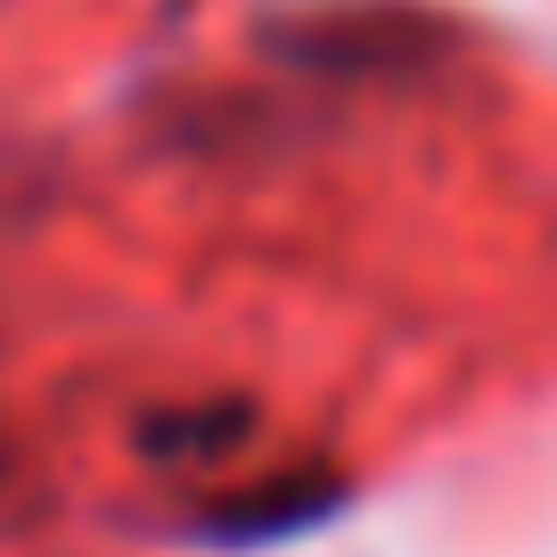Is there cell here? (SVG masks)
Masks as SVG:
<instances>
[{"label":"cell","mask_w":557,"mask_h":557,"mask_svg":"<svg viewBox=\"0 0 557 557\" xmlns=\"http://www.w3.org/2000/svg\"><path fill=\"white\" fill-rule=\"evenodd\" d=\"M262 50L304 74L369 83V74H418L451 58V25L418 0H312V9H287L262 25Z\"/></svg>","instance_id":"cell-1"},{"label":"cell","mask_w":557,"mask_h":557,"mask_svg":"<svg viewBox=\"0 0 557 557\" xmlns=\"http://www.w3.org/2000/svg\"><path fill=\"white\" fill-rule=\"evenodd\" d=\"M345 508V484L320 468L296 475H271L255 492H230V500H206L181 517V541H206V549H255V541H287V533H312L320 517Z\"/></svg>","instance_id":"cell-2"},{"label":"cell","mask_w":557,"mask_h":557,"mask_svg":"<svg viewBox=\"0 0 557 557\" xmlns=\"http://www.w3.org/2000/svg\"><path fill=\"white\" fill-rule=\"evenodd\" d=\"M246 426H255L246 401H213V410H157V418H139V451H148V459H213V451H230V443H246Z\"/></svg>","instance_id":"cell-3"}]
</instances>
